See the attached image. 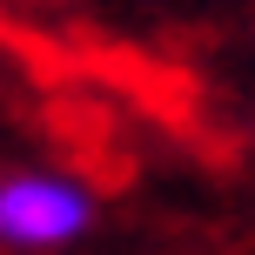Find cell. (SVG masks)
I'll return each mask as SVG.
<instances>
[{"label": "cell", "mask_w": 255, "mask_h": 255, "mask_svg": "<svg viewBox=\"0 0 255 255\" xmlns=\"http://www.w3.org/2000/svg\"><path fill=\"white\" fill-rule=\"evenodd\" d=\"M88 222H94V202L67 175L27 168V175L0 181V249H67L88 235Z\"/></svg>", "instance_id": "cell-1"}]
</instances>
